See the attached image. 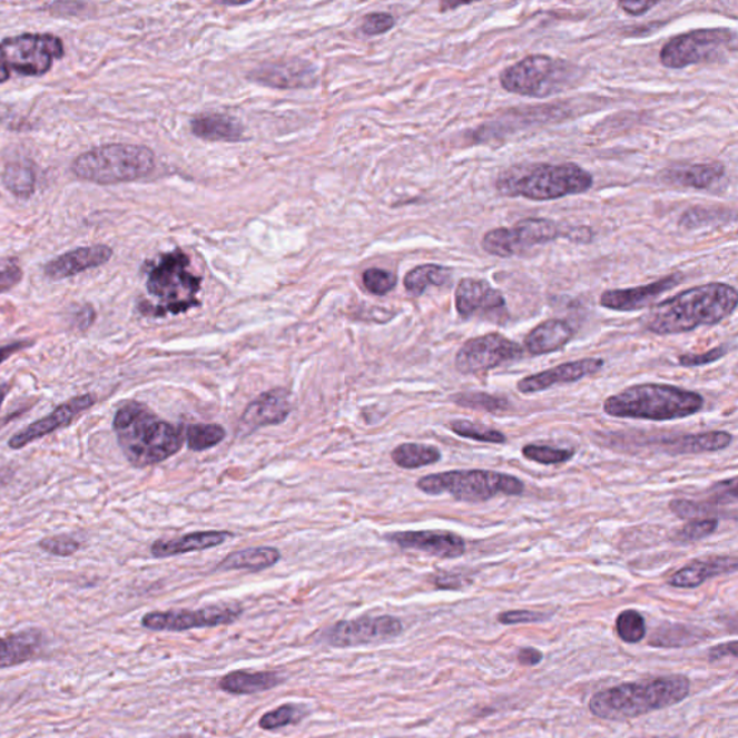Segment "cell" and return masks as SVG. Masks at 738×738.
Segmentation results:
<instances>
[{
  "instance_id": "18",
  "label": "cell",
  "mask_w": 738,
  "mask_h": 738,
  "mask_svg": "<svg viewBox=\"0 0 738 738\" xmlns=\"http://www.w3.org/2000/svg\"><path fill=\"white\" fill-rule=\"evenodd\" d=\"M683 281L682 273H672L649 285L608 291L600 296V305L616 312H634L652 305L663 293L677 287Z\"/></svg>"
},
{
  "instance_id": "5",
  "label": "cell",
  "mask_w": 738,
  "mask_h": 738,
  "mask_svg": "<svg viewBox=\"0 0 738 738\" xmlns=\"http://www.w3.org/2000/svg\"><path fill=\"white\" fill-rule=\"evenodd\" d=\"M593 176L575 164L515 166L498 179V189L508 197L552 200L588 193Z\"/></svg>"
},
{
  "instance_id": "31",
  "label": "cell",
  "mask_w": 738,
  "mask_h": 738,
  "mask_svg": "<svg viewBox=\"0 0 738 738\" xmlns=\"http://www.w3.org/2000/svg\"><path fill=\"white\" fill-rule=\"evenodd\" d=\"M193 134L205 140L237 141L243 138V126L234 117L199 115L190 121Z\"/></svg>"
},
{
  "instance_id": "51",
  "label": "cell",
  "mask_w": 738,
  "mask_h": 738,
  "mask_svg": "<svg viewBox=\"0 0 738 738\" xmlns=\"http://www.w3.org/2000/svg\"><path fill=\"white\" fill-rule=\"evenodd\" d=\"M31 346H33V341H17L12 342V344L0 346V365H2L4 361L11 358L14 354H18V352L31 348Z\"/></svg>"
},
{
  "instance_id": "37",
  "label": "cell",
  "mask_w": 738,
  "mask_h": 738,
  "mask_svg": "<svg viewBox=\"0 0 738 738\" xmlns=\"http://www.w3.org/2000/svg\"><path fill=\"white\" fill-rule=\"evenodd\" d=\"M452 401L459 407L479 410V412L498 413L505 412L511 407L510 401L495 395L481 393V391H468L452 395Z\"/></svg>"
},
{
  "instance_id": "2",
  "label": "cell",
  "mask_w": 738,
  "mask_h": 738,
  "mask_svg": "<svg viewBox=\"0 0 738 738\" xmlns=\"http://www.w3.org/2000/svg\"><path fill=\"white\" fill-rule=\"evenodd\" d=\"M114 430L127 461L139 469L163 463L184 446L183 430L139 401H127L117 409Z\"/></svg>"
},
{
  "instance_id": "57",
  "label": "cell",
  "mask_w": 738,
  "mask_h": 738,
  "mask_svg": "<svg viewBox=\"0 0 738 738\" xmlns=\"http://www.w3.org/2000/svg\"><path fill=\"white\" fill-rule=\"evenodd\" d=\"M170 738H198L194 736H178V737H170Z\"/></svg>"
},
{
  "instance_id": "7",
  "label": "cell",
  "mask_w": 738,
  "mask_h": 738,
  "mask_svg": "<svg viewBox=\"0 0 738 738\" xmlns=\"http://www.w3.org/2000/svg\"><path fill=\"white\" fill-rule=\"evenodd\" d=\"M155 169V155L146 146L114 144L78 156L72 173L78 179L99 185L131 183Z\"/></svg>"
},
{
  "instance_id": "26",
  "label": "cell",
  "mask_w": 738,
  "mask_h": 738,
  "mask_svg": "<svg viewBox=\"0 0 738 738\" xmlns=\"http://www.w3.org/2000/svg\"><path fill=\"white\" fill-rule=\"evenodd\" d=\"M43 644V633L38 629L0 638V669L19 667L36 659Z\"/></svg>"
},
{
  "instance_id": "48",
  "label": "cell",
  "mask_w": 738,
  "mask_h": 738,
  "mask_svg": "<svg viewBox=\"0 0 738 738\" xmlns=\"http://www.w3.org/2000/svg\"><path fill=\"white\" fill-rule=\"evenodd\" d=\"M728 354V348L726 345L718 346V348H714L711 351L706 352V354H700V355H681L678 358L679 365L682 366H702V365H708L712 363H717V361H720L721 358H725V356Z\"/></svg>"
},
{
  "instance_id": "22",
  "label": "cell",
  "mask_w": 738,
  "mask_h": 738,
  "mask_svg": "<svg viewBox=\"0 0 738 738\" xmlns=\"http://www.w3.org/2000/svg\"><path fill=\"white\" fill-rule=\"evenodd\" d=\"M111 257H114V250L105 244L76 248L48 263L43 268V275L51 281H62V278L80 275L90 268L100 267L102 264L109 263Z\"/></svg>"
},
{
  "instance_id": "35",
  "label": "cell",
  "mask_w": 738,
  "mask_h": 738,
  "mask_svg": "<svg viewBox=\"0 0 738 738\" xmlns=\"http://www.w3.org/2000/svg\"><path fill=\"white\" fill-rule=\"evenodd\" d=\"M3 183L14 197L29 198L37 188L36 169L28 163L8 164L4 168Z\"/></svg>"
},
{
  "instance_id": "43",
  "label": "cell",
  "mask_w": 738,
  "mask_h": 738,
  "mask_svg": "<svg viewBox=\"0 0 738 738\" xmlns=\"http://www.w3.org/2000/svg\"><path fill=\"white\" fill-rule=\"evenodd\" d=\"M303 717H305V712H303L301 708L293 706V703H286V706L278 707L276 710L264 714L260 721H258V726H260L263 730L272 731L277 730V728L296 725V722H299Z\"/></svg>"
},
{
  "instance_id": "36",
  "label": "cell",
  "mask_w": 738,
  "mask_h": 738,
  "mask_svg": "<svg viewBox=\"0 0 738 738\" xmlns=\"http://www.w3.org/2000/svg\"><path fill=\"white\" fill-rule=\"evenodd\" d=\"M706 638L702 630L687 628L682 624H669L657 630L649 643L657 648H681L700 643Z\"/></svg>"
},
{
  "instance_id": "14",
  "label": "cell",
  "mask_w": 738,
  "mask_h": 738,
  "mask_svg": "<svg viewBox=\"0 0 738 738\" xmlns=\"http://www.w3.org/2000/svg\"><path fill=\"white\" fill-rule=\"evenodd\" d=\"M522 352V346L516 342L493 332L464 342L454 365L459 373L464 375L482 374L521 358Z\"/></svg>"
},
{
  "instance_id": "33",
  "label": "cell",
  "mask_w": 738,
  "mask_h": 738,
  "mask_svg": "<svg viewBox=\"0 0 738 738\" xmlns=\"http://www.w3.org/2000/svg\"><path fill=\"white\" fill-rule=\"evenodd\" d=\"M452 281L451 268L437 264H424L413 268L404 278V286L410 295L422 296L429 286H444Z\"/></svg>"
},
{
  "instance_id": "30",
  "label": "cell",
  "mask_w": 738,
  "mask_h": 738,
  "mask_svg": "<svg viewBox=\"0 0 738 738\" xmlns=\"http://www.w3.org/2000/svg\"><path fill=\"white\" fill-rule=\"evenodd\" d=\"M283 682L285 679L276 672L234 671L222 678L219 688L233 696H252V693L268 691Z\"/></svg>"
},
{
  "instance_id": "9",
  "label": "cell",
  "mask_w": 738,
  "mask_h": 738,
  "mask_svg": "<svg viewBox=\"0 0 738 738\" xmlns=\"http://www.w3.org/2000/svg\"><path fill=\"white\" fill-rule=\"evenodd\" d=\"M503 90L534 99H544L569 88L577 80L573 63L535 53L501 72Z\"/></svg>"
},
{
  "instance_id": "12",
  "label": "cell",
  "mask_w": 738,
  "mask_h": 738,
  "mask_svg": "<svg viewBox=\"0 0 738 738\" xmlns=\"http://www.w3.org/2000/svg\"><path fill=\"white\" fill-rule=\"evenodd\" d=\"M571 232L565 233L551 219L527 218L511 228L491 229L482 238V248L491 256L508 258L560 237L570 238Z\"/></svg>"
},
{
  "instance_id": "49",
  "label": "cell",
  "mask_w": 738,
  "mask_h": 738,
  "mask_svg": "<svg viewBox=\"0 0 738 738\" xmlns=\"http://www.w3.org/2000/svg\"><path fill=\"white\" fill-rule=\"evenodd\" d=\"M551 614L531 612V610H510L498 616V622L502 624L539 623L550 619Z\"/></svg>"
},
{
  "instance_id": "55",
  "label": "cell",
  "mask_w": 738,
  "mask_h": 738,
  "mask_svg": "<svg viewBox=\"0 0 738 738\" xmlns=\"http://www.w3.org/2000/svg\"><path fill=\"white\" fill-rule=\"evenodd\" d=\"M434 584H436L439 589L456 590L462 588L463 580L459 579L457 575L440 574L434 579Z\"/></svg>"
},
{
  "instance_id": "10",
  "label": "cell",
  "mask_w": 738,
  "mask_h": 738,
  "mask_svg": "<svg viewBox=\"0 0 738 738\" xmlns=\"http://www.w3.org/2000/svg\"><path fill=\"white\" fill-rule=\"evenodd\" d=\"M62 39L51 33H22L0 42V85L13 75L41 77L63 57Z\"/></svg>"
},
{
  "instance_id": "40",
  "label": "cell",
  "mask_w": 738,
  "mask_h": 738,
  "mask_svg": "<svg viewBox=\"0 0 738 738\" xmlns=\"http://www.w3.org/2000/svg\"><path fill=\"white\" fill-rule=\"evenodd\" d=\"M449 429H451L454 434H457V436L475 440V442L491 444H503L506 442L505 434L500 432V430L468 422V420H454V422L449 424Z\"/></svg>"
},
{
  "instance_id": "16",
  "label": "cell",
  "mask_w": 738,
  "mask_h": 738,
  "mask_svg": "<svg viewBox=\"0 0 738 738\" xmlns=\"http://www.w3.org/2000/svg\"><path fill=\"white\" fill-rule=\"evenodd\" d=\"M96 403V394L77 395V397L66 401V403L53 409L52 413L29 424V426L22 429L21 432L9 439V447H11L12 451H21V449L27 447L28 444L37 442V440L50 436L53 432L70 426V424L75 423L78 415L86 413L87 410H90Z\"/></svg>"
},
{
  "instance_id": "15",
  "label": "cell",
  "mask_w": 738,
  "mask_h": 738,
  "mask_svg": "<svg viewBox=\"0 0 738 738\" xmlns=\"http://www.w3.org/2000/svg\"><path fill=\"white\" fill-rule=\"evenodd\" d=\"M403 630V622L394 616H364L331 626L325 640L334 648H355L397 638Z\"/></svg>"
},
{
  "instance_id": "52",
  "label": "cell",
  "mask_w": 738,
  "mask_h": 738,
  "mask_svg": "<svg viewBox=\"0 0 738 738\" xmlns=\"http://www.w3.org/2000/svg\"><path fill=\"white\" fill-rule=\"evenodd\" d=\"M657 4V2H619V8H622L630 17H642Z\"/></svg>"
},
{
  "instance_id": "28",
  "label": "cell",
  "mask_w": 738,
  "mask_h": 738,
  "mask_svg": "<svg viewBox=\"0 0 738 738\" xmlns=\"http://www.w3.org/2000/svg\"><path fill=\"white\" fill-rule=\"evenodd\" d=\"M732 439L728 432H710L665 439L661 444L671 454L716 453L730 446Z\"/></svg>"
},
{
  "instance_id": "19",
  "label": "cell",
  "mask_w": 738,
  "mask_h": 738,
  "mask_svg": "<svg viewBox=\"0 0 738 738\" xmlns=\"http://www.w3.org/2000/svg\"><path fill=\"white\" fill-rule=\"evenodd\" d=\"M604 366L600 358H584L554 366L542 373L528 375L518 383V391L522 394H535L550 390L560 384H573L586 376L598 374Z\"/></svg>"
},
{
  "instance_id": "29",
  "label": "cell",
  "mask_w": 738,
  "mask_h": 738,
  "mask_svg": "<svg viewBox=\"0 0 738 738\" xmlns=\"http://www.w3.org/2000/svg\"><path fill=\"white\" fill-rule=\"evenodd\" d=\"M726 174L725 165L720 163L678 166L665 170V183L679 185V187L707 189L716 185Z\"/></svg>"
},
{
  "instance_id": "20",
  "label": "cell",
  "mask_w": 738,
  "mask_h": 738,
  "mask_svg": "<svg viewBox=\"0 0 738 738\" xmlns=\"http://www.w3.org/2000/svg\"><path fill=\"white\" fill-rule=\"evenodd\" d=\"M456 311L463 319L505 309V297L482 278H463L454 293Z\"/></svg>"
},
{
  "instance_id": "50",
  "label": "cell",
  "mask_w": 738,
  "mask_h": 738,
  "mask_svg": "<svg viewBox=\"0 0 738 738\" xmlns=\"http://www.w3.org/2000/svg\"><path fill=\"white\" fill-rule=\"evenodd\" d=\"M21 281L22 270L18 266H9L3 268V270H0V295L4 292L11 291V288L17 286Z\"/></svg>"
},
{
  "instance_id": "6",
  "label": "cell",
  "mask_w": 738,
  "mask_h": 738,
  "mask_svg": "<svg viewBox=\"0 0 738 738\" xmlns=\"http://www.w3.org/2000/svg\"><path fill=\"white\" fill-rule=\"evenodd\" d=\"M200 277L189 270V258L183 250H175L160 257L151 266L148 276L149 295L159 299L158 305L140 306L141 313L148 316L164 317L179 315L198 307L197 299L200 291Z\"/></svg>"
},
{
  "instance_id": "23",
  "label": "cell",
  "mask_w": 738,
  "mask_h": 738,
  "mask_svg": "<svg viewBox=\"0 0 738 738\" xmlns=\"http://www.w3.org/2000/svg\"><path fill=\"white\" fill-rule=\"evenodd\" d=\"M250 77L260 85L275 88H306L316 82L315 68L303 61L268 63Z\"/></svg>"
},
{
  "instance_id": "11",
  "label": "cell",
  "mask_w": 738,
  "mask_h": 738,
  "mask_svg": "<svg viewBox=\"0 0 738 738\" xmlns=\"http://www.w3.org/2000/svg\"><path fill=\"white\" fill-rule=\"evenodd\" d=\"M737 51V36L728 28L693 29L673 37L661 50L663 67L682 70L697 63L726 61Z\"/></svg>"
},
{
  "instance_id": "44",
  "label": "cell",
  "mask_w": 738,
  "mask_h": 738,
  "mask_svg": "<svg viewBox=\"0 0 738 738\" xmlns=\"http://www.w3.org/2000/svg\"><path fill=\"white\" fill-rule=\"evenodd\" d=\"M718 521L716 518H698V520L689 521L686 527H682L673 537L678 544H689V542L700 541L707 539L712 532H716Z\"/></svg>"
},
{
  "instance_id": "32",
  "label": "cell",
  "mask_w": 738,
  "mask_h": 738,
  "mask_svg": "<svg viewBox=\"0 0 738 738\" xmlns=\"http://www.w3.org/2000/svg\"><path fill=\"white\" fill-rule=\"evenodd\" d=\"M281 559V551L273 547H254V549L232 552L217 565V570L263 571L276 565Z\"/></svg>"
},
{
  "instance_id": "4",
  "label": "cell",
  "mask_w": 738,
  "mask_h": 738,
  "mask_svg": "<svg viewBox=\"0 0 738 738\" xmlns=\"http://www.w3.org/2000/svg\"><path fill=\"white\" fill-rule=\"evenodd\" d=\"M703 398L696 391L667 384H640L610 395L604 401V413L616 419L671 422L700 413Z\"/></svg>"
},
{
  "instance_id": "24",
  "label": "cell",
  "mask_w": 738,
  "mask_h": 738,
  "mask_svg": "<svg viewBox=\"0 0 738 738\" xmlns=\"http://www.w3.org/2000/svg\"><path fill=\"white\" fill-rule=\"evenodd\" d=\"M736 570V557H712L708 560L691 561L669 577L668 583L677 589H697L712 577L735 573Z\"/></svg>"
},
{
  "instance_id": "34",
  "label": "cell",
  "mask_w": 738,
  "mask_h": 738,
  "mask_svg": "<svg viewBox=\"0 0 738 738\" xmlns=\"http://www.w3.org/2000/svg\"><path fill=\"white\" fill-rule=\"evenodd\" d=\"M391 459L400 468L419 469L437 463L442 459V453L437 447L427 444L404 443L394 449Z\"/></svg>"
},
{
  "instance_id": "21",
  "label": "cell",
  "mask_w": 738,
  "mask_h": 738,
  "mask_svg": "<svg viewBox=\"0 0 738 738\" xmlns=\"http://www.w3.org/2000/svg\"><path fill=\"white\" fill-rule=\"evenodd\" d=\"M291 412V401L286 390L267 391L248 405L239 423V432L252 434L258 429L275 426L285 422Z\"/></svg>"
},
{
  "instance_id": "46",
  "label": "cell",
  "mask_w": 738,
  "mask_h": 738,
  "mask_svg": "<svg viewBox=\"0 0 738 738\" xmlns=\"http://www.w3.org/2000/svg\"><path fill=\"white\" fill-rule=\"evenodd\" d=\"M38 545L47 554L56 557H71L81 550V542L70 535L47 537Z\"/></svg>"
},
{
  "instance_id": "39",
  "label": "cell",
  "mask_w": 738,
  "mask_h": 738,
  "mask_svg": "<svg viewBox=\"0 0 738 738\" xmlns=\"http://www.w3.org/2000/svg\"><path fill=\"white\" fill-rule=\"evenodd\" d=\"M226 439V430L219 424H190L187 429V442L190 451H208Z\"/></svg>"
},
{
  "instance_id": "42",
  "label": "cell",
  "mask_w": 738,
  "mask_h": 738,
  "mask_svg": "<svg viewBox=\"0 0 738 738\" xmlns=\"http://www.w3.org/2000/svg\"><path fill=\"white\" fill-rule=\"evenodd\" d=\"M522 454H524L527 461L544 464V466H555V464H563L571 461L574 456V451H571V449L545 446V444H527L522 449Z\"/></svg>"
},
{
  "instance_id": "8",
  "label": "cell",
  "mask_w": 738,
  "mask_h": 738,
  "mask_svg": "<svg viewBox=\"0 0 738 738\" xmlns=\"http://www.w3.org/2000/svg\"><path fill=\"white\" fill-rule=\"evenodd\" d=\"M417 488L427 495L447 493L462 502H486L500 495H522L525 491L521 479L482 469L433 473L420 479Z\"/></svg>"
},
{
  "instance_id": "54",
  "label": "cell",
  "mask_w": 738,
  "mask_h": 738,
  "mask_svg": "<svg viewBox=\"0 0 738 738\" xmlns=\"http://www.w3.org/2000/svg\"><path fill=\"white\" fill-rule=\"evenodd\" d=\"M726 657H737V647L736 642L718 644V647L712 648L710 651V661L716 662Z\"/></svg>"
},
{
  "instance_id": "53",
  "label": "cell",
  "mask_w": 738,
  "mask_h": 738,
  "mask_svg": "<svg viewBox=\"0 0 738 738\" xmlns=\"http://www.w3.org/2000/svg\"><path fill=\"white\" fill-rule=\"evenodd\" d=\"M518 662L524 667H535L542 661V653L535 648H522L516 655Z\"/></svg>"
},
{
  "instance_id": "45",
  "label": "cell",
  "mask_w": 738,
  "mask_h": 738,
  "mask_svg": "<svg viewBox=\"0 0 738 738\" xmlns=\"http://www.w3.org/2000/svg\"><path fill=\"white\" fill-rule=\"evenodd\" d=\"M363 281L366 291L376 296L387 295L397 285V277L383 268H370L364 273Z\"/></svg>"
},
{
  "instance_id": "47",
  "label": "cell",
  "mask_w": 738,
  "mask_h": 738,
  "mask_svg": "<svg viewBox=\"0 0 738 738\" xmlns=\"http://www.w3.org/2000/svg\"><path fill=\"white\" fill-rule=\"evenodd\" d=\"M395 26V19L390 13H371L365 18L363 32L365 36L374 37L381 36L391 31Z\"/></svg>"
},
{
  "instance_id": "25",
  "label": "cell",
  "mask_w": 738,
  "mask_h": 738,
  "mask_svg": "<svg viewBox=\"0 0 738 738\" xmlns=\"http://www.w3.org/2000/svg\"><path fill=\"white\" fill-rule=\"evenodd\" d=\"M232 532L227 531H199L193 534L179 537L174 540H158L150 547L151 555L155 559H168V557L188 554L214 549L233 539Z\"/></svg>"
},
{
  "instance_id": "27",
  "label": "cell",
  "mask_w": 738,
  "mask_h": 738,
  "mask_svg": "<svg viewBox=\"0 0 738 738\" xmlns=\"http://www.w3.org/2000/svg\"><path fill=\"white\" fill-rule=\"evenodd\" d=\"M574 331L569 322L563 319H549L527 335L525 346L532 355H547L563 350L571 340Z\"/></svg>"
},
{
  "instance_id": "13",
  "label": "cell",
  "mask_w": 738,
  "mask_h": 738,
  "mask_svg": "<svg viewBox=\"0 0 738 738\" xmlns=\"http://www.w3.org/2000/svg\"><path fill=\"white\" fill-rule=\"evenodd\" d=\"M242 606L219 603L195 610L179 609L146 613L141 618V626L151 632H185V630L232 624L242 618Z\"/></svg>"
},
{
  "instance_id": "41",
  "label": "cell",
  "mask_w": 738,
  "mask_h": 738,
  "mask_svg": "<svg viewBox=\"0 0 738 738\" xmlns=\"http://www.w3.org/2000/svg\"><path fill=\"white\" fill-rule=\"evenodd\" d=\"M616 632L624 643L633 644L642 642L647 637V623L643 616L637 610H624L616 619Z\"/></svg>"
},
{
  "instance_id": "56",
  "label": "cell",
  "mask_w": 738,
  "mask_h": 738,
  "mask_svg": "<svg viewBox=\"0 0 738 738\" xmlns=\"http://www.w3.org/2000/svg\"><path fill=\"white\" fill-rule=\"evenodd\" d=\"M11 390H12L11 384L9 383L0 384V409H2L4 400H7L8 394L11 393Z\"/></svg>"
},
{
  "instance_id": "1",
  "label": "cell",
  "mask_w": 738,
  "mask_h": 738,
  "mask_svg": "<svg viewBox=\"0 0 738 738\" xmlns=\"http://www.w3.org/2000/svg\"><path fill=\"white\" fill-rule=\"evenodd\" d=\"M737 303L735 287L726 283H708L655 305L644 319V326L652 334L662 336L686 334L700 326L720 324L732 315Z\"/></svg>"
},
{
  "instance_id": "3",
  "label": "cell",
  "mask_w": 738,
  "mask_h": 738,
  "mask_svg": "<svg viewBox=\"0 0 738 738\" xmlns=\"http://www.w3.org/2000/svg\"><path fill=\"white\" fill-rule=\"evenodd\" d=\"M691 682L683 676H665L648 681L620 683L591 697L593 716L606 721H626L676 706L689 696Z\"/></svg>"
},
{
  "instance_id": "38",
  "label": "cell",
  "mask_w": 738,
  "mask_h": 738,
  "mask_svg": "<svg viewBox=\"0 0 738 738\" xmlns=\"http://www.w3.org/2000/svg\"><path fill=\"white\" fill-rule=\"evenodd\" d=\"M725 503L718 502L710 498L703 502L676 500L669 503L671 510L681 520H698V518H714L717 515H725L726 511L722 510Z\"/></svg>"
},
{
  "instance_id": "17",
  "label": "cell",
  "mask_w": 738,
  "mask_h": 738,
  "mask_svg": "<svg viewBox=\"0 0 738 738\" xmlns=\"http://www.w3.org/2000/svg\"><path fill=\"white\" fill-rule=\"evenodd\" d=\"M387 540L403 550L426 552L439 559H457L466 552V542L447 531H401L388 534Z\"/></svg>"
}]
</instances>
